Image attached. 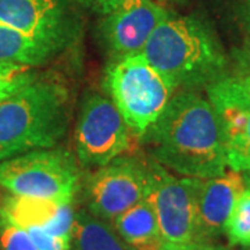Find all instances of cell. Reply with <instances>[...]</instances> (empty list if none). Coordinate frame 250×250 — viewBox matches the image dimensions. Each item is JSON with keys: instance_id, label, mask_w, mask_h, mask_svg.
I'll return each instance as SVG.
<instances>
[{"instance_id": "obj_1", "label": "cell", "mask_w": 250, "mask_h": 250, "mask_svg": "<svg viewBox=\"0 0 250 250\" xmlns=\"http://www.w3.org/2000/svg\"><path fill=\"white\" fill-rule=\"evenodd\" d=\"M153 160L190 178H213L228 164L220 120L208 99L179 90L143 135Z\"/></svg>"}, {"instance_id": "obj_2", "label": "cell", "mask_w": 250, "mask_h": 250, "mask_svg": "<svg viewBox=\"0 0 250 250\" xmlns=\"http://www.w3.org/2000/svg\"><path fill=\"white\" fill-rule=\"evenodd\" d=\"M68 125L67 86L56 78H36L0 102V163L57 146Z\"/></svg>"}, {"instance_id": "obj_3", "label": "cell", "mask_w": 250, "mask_h": 250, "mask_svg": "<svg viewBox=\"0 0 250 250\" xmlns=\"http://www.w3.org/2000/svg\"><path fill=\"white\" fill-rule=\"evenodd\" d=\"M179 90L207 88L227 74V57L213 32L195 17L166 18L141 53Z\"/></svg>"}, {"instance_id": "obj_4", "label": "cell", "mask_w": 250, "mask_h": 250, "mask_svg": "<svg viewBox=\"0 0 250 250\" xmlns=\"http://www.w3.org/2000/svg\"><path fill=\"white\" fill-rule=\"evenodd\" d=\"M108 98L135 136L143 138L178 92L174 82L142 54L117 59L104 77Z\"/></svg>"}, {"instance_id": "obj_5", "label": "cell", "mask_w": 250, "mask_h": 250, "mask_svg": "<svg viewBox=\"0 0 250 250\" xmlns=\"http://www.w3.org/2000/svg\"><path fill=\"white\" fill-rule=\"evenodd\" d=\"M81 184L80 163L71 152L57 146L0 163V188L14 196L74 203Z\"/></svg>"}, {"instance_id": "obj_6", "label": "cell", "mask_w": 250, "mask_h": 250, "mask_svg": "<svg viewBox=\"0 0 250 250\" xmlns=\"http://www.w3.org/2000/svg\"><path fill=\"white\" fill-rule=\"evenodd\" d=\"M131 129L111 99L92 93L82 103L75 126V150L81 167L98 170L125 154Z\"/></svg>"}, {"instance_id": "obj_7", "label": "cell", "mask_w": 250, "mask_h": 250, "mask_svg": "<svg viewBox=\"0 0 250 250\" xmlns=\"http://www.w3.org/2000/svg\"><path fill=\"white\" fill-rule=\"evenodd\" d=\"M149 189V161L123 154L95 170L86 181V210L111 223L128 208L146 199Z\"/></svg>"}, {"instance_id": "obj_8", "label": "cell", "mask_w": 250, "mask_h": 250, "mask_svg": "<svg viewBox=\"0 0 250 250\" xmlns=\"http://www.w3.org/2000/svg\"><path fill=\"white\" fill-rule=\"evenodd\" d=\"M152 203L166 243L203 242L199 232L196 208V178H177L157 161L149 160Z\"/></svg>"}, {"instance_id": "obj_9", "label": "cell", "mask_w": 250, "mask_h": 250, "mask_svg": "<svg viewBox=\"0 0 250 250\" xmlns=\"http://www.w3.org/2000/svg\"><path fill=\"white\" fill-rule=\"evenodd\" d=\"M223 131L228 168L250 171V100L232 75H225L207 88Z\"/></svg>"}, {"instance_id": "obj_10", "label": "cell", "mask_w": 250, "mask_h": 250, "mask_svg": "<svg viewBox=\"0 0 250 250\" xmlns=\"http://www.w3.org/2000/svg\"><path fill=\"white\" fill-rule=\"evenodd\" d=\"M168 16L153 0H117L102 25L108 53L114 60L142 53L156 28Z\"/></svg>"}, {"instance_id": "obj_11", "label": "cell", "mask_w": 250, "mask_h": 250, "mask_svg": "<svg viewBox=\"0 0 250 250\" xmlns=\"http://www.w3.org/2000/svg\"><path fill=\"white\" fill-rule=\"evenodd\" d=\"M0 24L62 50L72 22L62 0H0Z\"/></svg>"}, {"instance_id": "obj_12", "label": "cell", "mask_w": 250, "mask_h": 250, "mask_svg": "<svg viewBox=\"0 0 250 250\" xmlns=\"http://www.w3.org/2000/svg\"><path fill=\"white\" fill-rule=\"evenodd\" d=\"M243 172L225 171L213 178H196L197 224L202 241L224 232V227L238 197L245 190Z\"/></svg>"}, {"instance_id": "obj_13", "label": "cell", "mask_w": 250, "mask_h": 250, "mask_svg": "<svg viewBox=\"0 0 250 250\" xmlns=\"http://www.w3.org/2000/svg\"><path fill=\"white\" fill-rule=\"evenodd\" d=\"M0 215L22 229L34 227L54 236L71 239L75 210L74 203L7 193L0 197Z\"/></svg>"}, {"instance_id": "obj_14", "label": "cell", "mask_w": 250, "mask_h": 250, "mask_svg": "<svg viewBox=\"0 0 250 250\" xmlns=\"http://www.w3.org/2000/svg\"><path fill=\"white\" fill-rule=\"evenodd\" d=\"M111 224L132 250H161L166 243L147 197L118 215Z\"/></svg>"}, {"instance_id": "obj_15", "label": "cell", "mask_w": 250, "mask_h": 250, "mask_svg": "<svg viewBox=\"0 0 250 250\" xmlns=\"http://www.w3.org/2000/svg\"><path fill=\"white\" fill-rule=\"evenodd\" d=\"M70 250H132L117 233L113 224L86 208L75 211Z\"/></svg>"}, {"instance_id": "obj_16", "label": "cell", "mask_w": 250, "mask_h": 250, "mask_svg": "<svg viewBox=\"0 0 250 250\" xmlns=\"http://www.w3.org/2000/svg\"><path fill=\"white\" fill-rule=\"evenodd\" d=\"M57 52L60 49L56 46L0 24V62L35 67L52 59Z\"/></svg>"}, {"instance_id": "obj_17", "label": "cell", "mask_w": 250, "mask_h": 250, "mask_svg": "<svg viewBox=\"0 0 250 250\" xmlns=\"http://www.w3.org/2000/svg\"><path fill=\"white\" fill-rule=\"evenodd\" d=\"M224 232L231 245L250 246V188H245L238 197L225 223Z\"/></svg>"}, {"instance_id": "obj_18", "label": "cell", "mask_w": 250, "mask_h": 250, "mask_svg": "<svg viewBox=\"0 0 250 250\" xmlns=\"http://www.w3.org/2000/svg\"><path fill=\"white\" fill-rule=\"evenodd\" d=\"M38 78L32 67L0 62V102L25 88Z\"/></svg>"}, {"instance_id": "obj_19", "label": "cell", "mask_w": 250, "mask_h": 250, "mask_svg": "<svg viewBox=\"0 0 250 250\" xmlns=\"http://www.w3.org/2000/svg\"><path fill=\"white\" fill-rule=\"evenodd\" d=\"M0 249L1 250H38L25 229L0 215Z\"/></svg>"}, {"instance_id": "obj_20", "label": "cell", "mask_w": 250, "mask_h": 250, "mask_svg": "<svg viewBox=\"0 0 250 250\" xmlns=\"http://www.w3.org/2000/svg\"><path fill=\"white\" fill-rule=\"evenodd\" d=\"M29 238L35 243L38 250H70V241L67 238H59L45 232L41 228H27Z\"/></svg>"}, {"instance_id": "obj_21", "label": "cell", "mask_w": 250, "mask_h": 250, "mask_svg": "<svg viewBox=\"0 0 250 250\" xmlns=\"http://www.w3.org/2000/svg\"><path fill=\"white\" fill-rule=\"evenodd\" d=\"M161 250H221L207 242H190V243H164Z\"/></svg>"}, {"instance_id": "obj_22", "label": "cell", "mask_w": 250, "mask_h": 250, "mask_svg": "<svg viewBox=\"0 0 250 250\" xmlns=\"http://www.w3.org/2000/svg\"><path fill=\"white\" fill-rule=\"evenodd\" d=\"M233 56L238 67L236 72H250V46L236 50Z\"/></svg>"}, {"instance_id": "obj_23", "label": "cell", "mask_w": 250, "mask_h": 250, "mask_svg": "<svg viewBox=\"0 0 250 250\" xmlns=\"http://www.w3.org/2000/svg\"><path fill=\"white\" fill-rule=\"evenodd\" d=\"M239 16L242 20V25L250 36V0H241L239 6Z\"/></svg>"}, {"instance_id": "obj_24", "label": "cell", "mask_w": 250, "mask_h": 250, "mask_svg": "<svg viewBox=\"0 0 250 250\" xmlns=\"http://www.w3.org/2000/svg\"><path fill=\"white\" fill-rule=\"evenodd\" d=\"M232 77L236 80V82L239 83L242 90L245 92V95L250 100V72H236Z\"/></svg>"}, {"instance_id": "obj_25", "label": "cell", "mask_w": 250, "mask_h": 250, "mask_svg": "<svg viewBox=\"0 0 250 250\" xmlns=\"http://www.w3.org/2000/svg\"><path fill=\"white\" fill-rule=\"evenodd\" d=\"M117 0H92V4H95V9L99 10L102 14H108L114 9Z\"/></svg>"}, {"instance_id": "obj_26", "label": "cell", "mask_w": 250, "mask_h": 250, "mask_svg": "<svg viewBox=\"0 0 250 250\" xmlns=\"http://www.w3.org/2000/svg\"><path fill=\"white\" fill-rule=\"evenodd\" d=\"M243 178H245V184H246V187L250 188V171L243 172Z\"/></svg>"}, {"instance_id": "obj_27", "label": "cell", "mask_w": 250, "mask_h": 250, "mask_svg": "<svg viewBox=\"0 0 250 250\" xmlns=\"http://www.w3.org/2000/svg\"><path fill=\"white\" fill-rule=\"evenodd\" d=\"M80 1L83 4H92V0H80Z\"/></svg>"}]
</instances>
